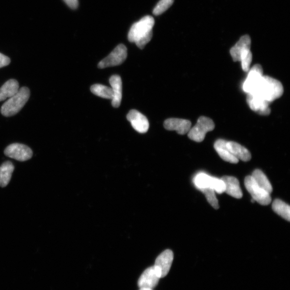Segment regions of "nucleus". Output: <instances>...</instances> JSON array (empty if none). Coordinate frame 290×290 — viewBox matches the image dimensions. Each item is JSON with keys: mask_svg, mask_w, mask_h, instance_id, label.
I'll use <instances>...</instances> for the list:
<instances>
[{"mask_svg": "<svg viewBox=\"0 0 290 290\" xmlns=\"http://www.w3.org/2000/svg\"><path fill=\"white\" fill-rule=\"evenodd\" d=\"M10 63V58L0 53V68L8 66Z\"/></svg>", "mask_w": 290, "mask_h": 290, "instance_id": "29", "label": "nucleus"}, {"mask_svg": "<svg viewBox=\"0 0 290 290\" xmlns=\"http://www.w3.org/2000/svg\"><path fill=\"white\" fill-rule=\"evenodd\" d=\"M226 147L231 154L239 160L249 161L251 158L250 152L243 146L234 141H226Z\"/></svg>", "mask_w": 290, "mask_h": 290, "instance_id": "17", "label": "nucleus"}, {"mask_svg": "<svg viewBox=\"0 0 290 290\" xmlns=\"http://www.w3.org/2000/svg\"><path fill=\"white\" fill-rule=\"evenodd\" d=\"M173 260V252L170 250L163 251L157 257L154 266L160 278L167 275L170 271Z\"/></svg>", "mask_w": 290, "mask_h": 290, "instance_id": "9", "label": "nucleus"}, {"mask_svg": "<svg viewBox=\"0 0 290 290\" xmlns=\"http://www.w3.org/2000/svg\"><path fill=\"white\" fill-rule=\"evenodd\" d=\"M4 155L12 159L25 161L31 159L33 155V151L27 146L15 143L9 145L4 150Z\"/></svg>", "mask_w": 290, "mask_h": 290, "instance_id": "8", "label": "nucleus"}, {"mask_svg": "<svg viewBox=\"0 0 290 290\" xmlns=\"http://www.w3.org/2000/svg\"><path fill=\"white\" fill-rule=\"evenodd\" d=\"M174 0H160L154 8L153 13L155 15H160L165 12L173 4Z\"/></svg>", "mask_w": 290, "mask_h": 290, "instance_id": "26", "label": "nucleus"}, {"mask_svg": "<svg viewBox=\"0 0 290 290\" xmlns=\"http://www.w3.org/2000/svg\"><path fill=\"white\" fill-rule=\"evenodd\" d=\"M64 1L69 7L73 9H76L78 7V0H64Z\"/></svg>", "mask_w": 290, "mask_h": 290, "instance_id": "30", "label": "nucleus"}, {"mask_svg": "<svg viewBox=\"0 0 290 290\" xmlns=\"http://www.w3.org/2000/svg\"><path fill=\"white\" fill-rule=\"evenodd\" d=\"M200 191L204 193L208 202L214 209H218L219 208L218 200L216 197L215 192L213 189L205 188L200 190Z\"/></svg>", "mask_w": 290, "mask_h": 290, "instance_id": "25", "label": "nucleus"}, {"mask_svg": "<svg viewBox=\"0 0 290 290\" xmlns=\"http://www.w3.org/2000/svg\"><path fill=\"white\" fill-rule=\"evenodd\" d=\"M251 39L249 35L242 36L236 44L230 50V54L232 59L235 62L240 61V57L243 53L248 50H251Z\"/></svg>", "mask_w": 290, "mask_h": 290, "instance_id": "15", "label": "nucleus"}, {"mask_svg": "<svg viewBox=\"0 0 290 290\" xmlns=\"http://www.w3.org/2000/svg\"><path fill=\"white\" fill-rule=\"evenodd\" d=\"M30 96L28 88L24 87L19 89L17 94L3 104L1 109V114L6 117L17 114L28 101Z\"/></svg>", "mask_w": 290, "mask_h": 290, "instance_id": "3", "label": "nucleus"}, {"mask_svg": "<svg viewBox=\"0 0 290 290\" xmlns=\"http://www.w3.org/2000/svg\"><path fill=\"white\" fill-rule=\"evenodd\" d=\"M221 179L225 183V193L237 199H240L242 197L243 194H242L238 179L229 176H224Z\"/></svg>", "mask_w": 290, "mask_h": 290, "instance_id": "16", "label": "nucleus"}, {"mask_svg": "<svg viewBox=\"0 0 290 290\" xmlns=\"http://www.w3.org/2000/svg\"><path fill=\"white\" fill-rule=\"evenodd\" d=\"M91 91L96 96L103 98L112 99L113 97L112 88L101 84H94L91 88Z\"/></svg>", "mask_w": 290, "mask_h": 290, "instance_id": "24", "label": "nucleus"}, {"mask_svg": "<svg viewBox=\"0 0 290 290\" xmlns=\"http://www.w3.org/2000/svg\"><path fill=\"white\" fill-rule=\"evenodd\" d=\"M247 102L251 110L262 116L270 115L271 109L270 102L255 94H247Z\"/></svg>", "mask_w": 290, "mask_h": 290, "instance_id": "10", "label": "nucleus"}, {"mask_svg": "<svg viewBox=\"0 0 290 290\" xmlns=\"http://www.w3.org/2000/svg\"><path fill=\"white\" fill-rule=\"evenodd\" d=\"M227 140L224 139H218L215 142L214 148L220 157L226 162L231 163H238L239 160L234 156L232 155L226 147Z\"/></svg>", "mask_w": 290, "mask_h": 290, "instance_id": "18", "label": "nucleus"}, {"mask_svg": "<svg viewBox=\"0 0 290 290\" xmlns=\"http://www.w3.org/2000/svg\"><path fill=\"white\" fill-rule=\"evenodd\" d=\"M263 68L259 64L255 65L249 71L243 86L244 91L247 94L254 93L259 86L263 78Z\"/></svg>", "mask_w": 290, "mask_h": 290, "instance_id": "7", "label": "nucleus"}, {"mask_svg": "<svg viewBox=\"0 0 290 290\" xmlns=\"http://www.w3.org/2000/svg\"><path fill=\"white\" fill-rule=\"evenodd\" d=\"M252 58V55L251 50H246L242 54L240 61L241 62L242 70L244 72H249L250 71Z\"/></svg>", "mask_w": 290, "mask_h": 290, "instance_id": "27", "label": "nucleus"}, {"mask_svg": "<svg viewBox=\"0 0 290 290\" xmlns=\"http://www.w3.org/2000/svg\"><path fill=\"white\" fill-rule=\"evenodd\" d=\"M128 57V50L123 44H119L107 57L98 63V67L103 68L119 66Z\"/></svg>", "mask_w": 290, "mask_h": 290, "instance_id": "6", "label": "nucleus"}, {"mask_svg": "<svg viewBox=\"0 0 290 290\" xmlns=\"http://www.w3.org/2000/svg\"><path fill=\"white\" fill-rule=\"evenodd\" d=\"M213 189L215 193L219 194L225 193V186L224 181L221 179L214 177Z\"/></svg>", "mask_w": 290, "mask_h": 290, "instance_id": "28", "label": "nucleus"}, {"mask_svg": "<svg viewBox=\"0 0 290 290\" xmlns=\"http://www.w3.org/2000/svg\"><path fill=\"white\" fill-rule=\"evenodd\" d=\"M251 177L257 185L270 194L272 192V187L270 181L264 173L260 170L253 172Z\"/></svg>", "mask_w": 290, "mask_h": 290, "instance_id": "21", "label": "nucleus"}, {"mask_svg": "<svg viewBox=\"0 0 290 290\" xmlns=\"http://www.w3.org/2000/svg\"><path fill=\"white\" fill-rule=\"evenodd\" d=\"M139 290H153V289H151V288H140Z\"/></svg>", "mask_w": 290, "mask_h": 290, "instance_id": "31", "label": "nucleus"}, {"mask_svg": "<svg viewBox=\"0 0 290 290\" xmlns=\"http://www.w3.org/2000/svg\"><path fill=\"white\" fill-rule=\"evenodd\" d=\"M19 90V84L17 80L11 79L0 88V102L12 97Z\"/></svg>", "mask_w": 290, "mask_h": 290, "instance_id": "19", "label": "nucleus"}, {"mask_svg": "<svg viewBox=\"0 0 290 290\" xmlns=\"http://www.w3.org/2000/svg\"><path fill=\"white\" fill-rule=\"evenodd\" d=\"M272 208L273 212L285 220L290 221V207L289 205L282 201V200L276 199L274 200Z\"/></svg>", "mask_w": 290, "mask_h": 290, "instance_id": "22", "label": "nucleus"}, {"mask_svg": "<svg viewBox=\"0 0 290 290\" xmlns=\"http://www.w3.org/2000/svg\"><path fill=\"white\" fill-rule=\"evenodd\" d=\"M165 128L169 131H175L179 135H184L188 133L192 128L191 121L180 118H169L165 121Z\"/></svg>", "mask_w": 290, "mask_h": 290, "instance_id": "12", "label": "nucleus"}, {"mask_svg": "<svg viewBox=\"0 0 290 290\" xmlns=\"http://www.w3.org/2000/svg\"><path fill=\"white\" fill-rule=\"evenodd\" d=\"M214 177H212L205 173H199L193 178V182L195 187L198 190L205 188H212Z\"/></svg>", "mask_w": 290, "mask_h": 290, "instance_id": "23", "label": "nucleus"}, {"mask_svg": "<svg viewBox=\"0 0 290 290\" xmlns=\"http://www.w3.org/2000/svg\"><path fill=\"white\" fill-rule=\"evenodd\" d=\"M109 83L113 93V97L112 99L113 107L118 108L122 99V79L118 75H114L110 77Z\"/></svg>", "mask_w": 290, "mask_h": 290, "instance_id": "14", "label": "nucleus"}, {"mask_svg": "<svg viewBox=\"0 0 290 290\" xmlns=\"http://www.w3.org/2000/svg\"><path fill=\"white\" fill-rule=\"evenodd\" d=\"M282 83L270 76H263L262 80L254 93L267 101L271 103L280 98L283 94Z\"/></svg>", "mask_w": 290, "mask_h": 290, "instance_id": "2", "label": "nucleus"}, {"mask_svg": "<svg viewBox=\"0 0 290 290\" xmlns=\"http://www.w3.org/2000/svg\"><path fill=\"white\" fill-rule=\"evenodd\" d=\"M160 279L154 266L151 267L142 273L138 282V287L139 288L154 289L156 287Z\"/></svg>", "mask_w": 290, "mask_h": 290, "instance_id": "13", "label": "nucleus"}, {"mask_svg": "<svg viewBox=\"0 0 290 290\" xmlns=\"http://www.w3.org/2000/svg\"><path fill=\"white\" fill-rule=\"evenodd\" d=\"M14 169V165L10 161L5 162L0 166V187L4 188L8 185Z\"/></svg>", "mask_w": 290, "mask_h": 290, "instance_id": "20", "label": "nucleus"}, {"mask_svg": "<svg viewBox=\"0 0 290 290\" xmlns=\"http://www.w3.org/2000/svg\"><path fill=\"white\" fill-rule=\"evenodd\" d=\"M128 120L133 128L140 134H145L148 131L150 124L146 116L136 110H131L127 115Z\"/></svg>", "mask_w": 290, "mask_h": 290, "instance_id": "11", "label": "nucleus"}, {"mask_svg": "<svg viewBox=\"0 0 290 290\" xmlns=\"http://www.w3.org/2000/svg\"><path fill=\"white\" fill-rule=\"evenodd\" d=\"M214 128L215 124L212 119L201 116L198 118L196 124L190 129L188 136L189 139L200 142L204 140L207 134L213 131Z\"/></svg>", "mask_w": 290, "mask_h": 290, "instance_id": "4", "label": "nucleus"}, {"mask_svg": "<svg viewBox=\"0 0 290 290\" xmlns=\"http://www.w3.org/2000/svg\"><path fill=\"white\" fill-rule=\"evenodd\" d=\"M245 186L255 202L262 205H268L271 202V194L258 186L251 176L245 178Z\"/></svg>", "mask_w": 290, "mask_h": 290, "instance_id": "5", "label": "nucleus"}, {"mask_svg": "<svg viewBox=\"0 0 290 290\" xmlns=\"http://www.w3.org/2000/svg\"><path fill=\"white\" fill-rule=\"evenodd\" d=\"M155 24V19L151 16L142 18L131 26L128 34L129 41L135 43L140 49H143L152 38Z\"/></svg>", "mask_w": 290, "mask_h": 290, "instance_id": "1", "label": "nucleus"}]
</instances>
